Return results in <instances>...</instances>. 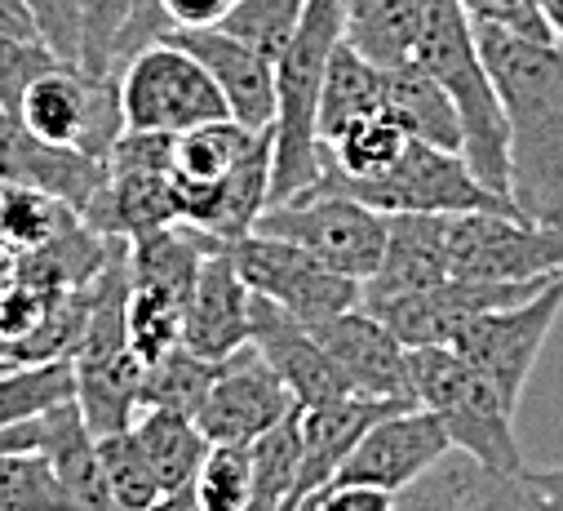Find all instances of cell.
Segmentation results:
<instances>
[{
    "label": "cell",
    "mask_w": 563,
    "mask_h": 511,
    "mask_svg": "<svg viewBox=\"0 0 563 511\" xmlns=\"http://www.w3.org/2000/svg\"><path fill=\"white\" fill-rule=\"evenodd\" d=\"M506 116V192L532 222L563 227V45L475 28Z\"/></svg>",
    "instance_id": "obj_1"
},
{
    "label": "cell",
    "mask_w": 563,
    "mask_h": 511,
    "mask_svg": "<svg viewBox=\"0 0 563 511\" xmlns=\"http://www.w3.org/2000/svg\"><path fill=\"white\" fill-rule=\"evenodd\" d=\"M174 192L187 227L231 244L271 205V130L222 116L174 134Z\"/></svg>",
    "instance_id": "obj_2"
},
{
    "label": "cell",
    "mask_w": 563,
    "mask_h": 511,
    "mask_svg": "<svg viewBox=\"0 0 563 511\" xmlns=\"http://www.w3.org/2000/svg\"><path fill=\"white\" fill-rule=\"evenodd\" d=\"M346 0H307V14L275 58V120H271V205L311 192L324 174L316 111L333 50L346 41Z\"/></svg>",
    "instance_id": "obj_3"
},
{
    "label": "cell",
    "mask_w": 563,
    "mask_h": 511,
    "mask_svg": "<svg viewBox=\"0 0 563 511\" xmlns=\"http://www.w3.org/2000/svg\"><path fill=\"white\" fill-rule=\"evenodd\" d=\"M412 58L427 67L462 111V156L466 165L510 200L506 192V116L493 94L475 23L462 0H421V28ZM515 205V200H510Z\"/></svg>",
    "instance_id": "obj_4"
},
{
    "label": "cell",
    "mask_w": 563,
    "mask_h": 511,
    "mask_svg": "<svg viewBox=\"0 0 563 511\" xmlns=\"http://www.w3.org/2000/svg\"><path fill=\"white\" fill-rule=\"evenodd\" d=\"M408 369L417 405L444 423L453 449L493 471H523L515 410L484 373H475L453 347H408Z\"/></svg>",
    "instance_id": "obj_5"
},
{
    "label": "cell",
    "mask_w": 563,
    "mask_h": 511,
    "mask_svg": "<svg viewBox=\"0 0 563 511\" xmlns=\"http://www.w3.org/2000/svg\"><path fill=\"white\" fill-rule=\"evenodd\" d=\"M316 187H329V192H346L382 214H479V209H493V214H519L506 196H497L471 165L462 152H444V148H431V143H408L399 152V161L373 178H351V183H338V178H324ZM311 187V192H316ZM523 218V214H519Z\"/></svg>",
    "instance_id": "obj_6"
},
{
    "label": "cell",
    "mask_w": 563,
    "mask_h": 511,
    "mask_svg": "<svg viewBox=\"0 0 563 511\" xmlns=\"http://www.w3.org/2000/svg\"><path fill=\"white\" fill-rule=\"evenodd\" d=\"M120 111L124 130H156V134H187L205 120H222L227 98L205 72V63L183 50L178 41H156L137 50L120 76Z\"/></svg>",
    "instance_id": "obj_7"
},
{
    "label": "cell",
    "mask_w": 563,
    "mask_h": 511,
    "mask_svg": "<svg viewBox=\"0 0 563 511\" xmlns=\"http://www.w3.org/2000/svg\"><path fill=\"white\" fill-rule=\"evenodd\" d=\"M253 231L302 244L311 259H320L324 268H333L360 285L377 272L382 249H386V214L346 192H329V187L266 205L262 218L253 222Z\"/></svg>",
    "instance_id": "obj_8"
},
{
    "label": "cell",
    "mask_w": 563,
    "mask_h": 511,
    "mask_svg": "<svg viewBox=\"0 0 563 511\" xmlns=\"http://www.w3.org/2000/svg\"><path fill=\"white\" fill-rule=\"evenodd\" d=\"M23 130L54 148H76L93 161H107L124 134L120 85L115 76H93L76 63H49L19 98Z\"/></svg>",
    "instance_id": "obj_9"
},
{
    "label": "cell",
    "mask_w": 563,
    "mask_h": 511,
    "mask_svg": "<svg viewBox=\"0 0 563 511\" xmlns=\"http://www.w3.org/2000/svg\"><path fill=\"white\" fill-rule=\"evenodd\" d=\"M85 222L120 240L183 222L174 192V134L124 130L107 152V187Z\"/></svg>",
    "instance_id": "obj_10"
},
{
    "label": "cell",
    "mask_w": 563,
    "mask_h": 511,
    "mask_svg": "<svg viewBox=\"0 0 563 511\" xmlns=\"http://www.w3.org/2000/svg\"><path fill=\"white\" fill-rule=\"evenodd\" d=\"M563 312V272L550 276L537 294L519 298V303H506V307H493V312H479L475 320H466L457 334H453V351L475 369L484 373L493 388L501 392V401L515 410L528 378L537 369V356L554 329Z\"/></svg>",
    "instance_id": "obj_11"
},
{
    "label": "cell",
    "mask_w": 563,
    "mask_h": 511,
    "mask_svg": "<svg viewBox=\"0 0 563 511\" xmlns=\"http://www.w3.org/2000/svg\"><path fill=\"white\" fill-rule=\"evenodd\" d=\"M231 259H235L244 285L253 294H262L275 307H285L302 325L329 320V316H338L346 307H360V298H364L360 281L324 268L320 259H311L302 244L266 236V231L235 236L231 240Z\"/></svg>",
    "instance_id": "obj_12"
},
{
    "label": "cell",
    "mask_w": 563,
    "mask_h": 511,
    "mask_svg": "<svg viewBox=\"0 0 563 511\" xmlns=\"http://www.w3.org/2000/svg\"><path fill=\"white\" fill-rule=\"evenodd\" d=\"M449 272L466 281H550L563 272V227L519 214H449Z\"/></svg>",
    "instance_id": "obj_13"
},
{
    "label": "cell",
    "mask_w": 563,
    "mask_h": 511,
    "mask_svg": "<svg viewBox=\"0 0 563 511\" xmlns=\"http://www.w3.org/2000/svg\"><path fill=\"white\" fill-rule=\"evenodd\" d=\"M545 281H466L449 276L417 294H390V298H364V307L404 343V347H449L453 334L475 320L479 312L519 303L537 294Z\"/></svg>",
    "instance_id": "obj_14"
},
{
    "label": "cell",
    "mask_w": 563,
    "mask_h": 511,
    "mask_svg": "<svg viewBox=\"0 0 563 511\" xmlns=\"http://www.w3.org/2000/svg\"><path fill=\"white\" fill-rule=\"evenodd\" d=\"M298 414L294 392L279 382V373L262 360V351L253 343H244L240 351L218 360V373L209 382V396L196 410L200 432L218 445V441H244L253 445L257 436H266L271 427L289 423Z\"/></svg>",
    "instance_id": "obj_15"
},
{
    "label": "cell",
    "mask_w": 563,
    "mask_h": 511,
    "mask_svg": "<svg viewBox=\"0 0 563 511\" xmlns=\"http://www.w3.org/2000/svg\"><path fill=\"white\" fill-rule=\"evenodd\" d=\"M444 454H453L444 423L421 405H399V410L382 414L351 445L333 485H373V489L399 493L417 476H427Z\"/></svg>",
    "instance_id": "obj_16"
},
{
    "label": "cell",
    "mask_w": 563,
    "mask_h": 511,
    "mask_svg": "<svg viewBox=\"0 0 563 511\" xmlns=\"http://www.w3.org/2000/svg\"><path fill=\"white\" fill-rule=\"evenodd\" d=\"M311 334L329 351V360L342 369L355 396L373 401H395V405H417L412 396V369H408V347L360 303L346 307L329 320H316Z\"/></svg>",
    "instance_id": "obj_17"
},
{
    "label": "cell",
    "mask_w": 563,
    "mask_h": 511,
    "mask_svg": "<svg viewBox=\"0 0 563 511\" xmlns=\"http://www.w3.org/2000/svg\"><path fill=\"white\" fill-rule=\"evenodd\" d=\"M253 325H249V343L262 351V360L279 373V382L294 392L298 414L302 410H320L333 405L342 396H355L351 382L342 378V369L329 360V351L320 347V338L311 334V325H302L298 316H289L285 307L266 303L262 294H253Z\"/></svg>",
    "instance_id": "obj_18"
},
{
    "label": "cell",
    "mask_w": 563,
    "mask_h": 511,
    "mask_svg": "<svg viewBox=\"0 0 563 511\" xmlns=\"http://www.w3.org/2000/svg\"><path fill=\"white\" fill-rule=\"evenodd\" d=\"M253 290L244 285L231 244H209L183 312V343L209 360H222L249 343Z\"/></svg>",
    "instance_id": "obj_19"
},
{
    "label": "cell",
    "mask_w": 563,
    "mask_h": 511,
    "mask_svg": "<svg viewBox=\"0 0 563 511\" xmlns=\"http://www.w3.org/2000/svg\"><path fill=\"white\" fill-rule=\"evenodd\" d=\"M165 41L191 50L227 98L231 120L249 130H271L275 120V63L222 28H169Z\"/></svg>",
    "instance_id": "obj_20"
},
{
    "label": "cell",
    "mask_w": 563,
    "mask_h": 511,
    "mask_svg": "<svg viewBox=\"0 0 563 511\" xmlns=\"http://www.w3.org/2000/svg\"><path fill=\"white\" fill-rule=\"evenodd\" d=\"M449 276V214H386V249L364 281V298L417 294Z\"/></svg>",
    "instance_id": "obj_21"
},
{
    "label": "cell",
    "mask_w": 563,
    "mask_h": 511,
    "mask_svg": "<svg viewBox=\"0 0 563 511\" xmlns=\"http://www.w3.org/2000/svg\"><path fill=\"white\" fill-rule=\"evenodd\" d=\"M41 454L58 471L67 511H129L111 493V485H107V476L98 467L93 436H89L76 401H63V405L45 410V445H41Z\"/></svg>",
    "instance_id": "obj_22"
},
{
    "label": "cell",
    "mask_w": 563,
    "mask_h": 511,
    "mask_svg": "<svg viewBox=\"0 0 563 511\" xmlns=\"http://www.w3.org/2000/svg\"><path fill=\"white\" fill-rule=\"evenodd\" d=\"M382 107L399 120V130L408 139L444 148V152H462V111H457L453 94L417 58L386 67V102Z\"/></svg>",
    "instance_id": "obj_23"
},
{
    "label": "cell",
    "mask_w": 563,
    "mask_h": 511,
    "mask_svg": "<svg viewBox=\"0 0 563 511\" xmlns=\"http://www.w3.org/2000/svg\"><path fill=\"white\" fill-rule=\"evenodd\" d=\"M382 102H386V67H377L373 58H364L355 45L342 41L333 50V58L324 67V85H320V111H316L320 143H333L355 120L382 111Z\"/></svg>",
    "instance_id": "obj_24"
},
{
    "label": "cell",
    "mask_w": 563,
    "mask_h": 511,
    "mask_svg": "<svg viewBox=\"0 0 563 511\" xmlns=\"http://www.w3.org/2000/svg\"><path fill=\"white\" fill-rule=\"evenodd\" d=\"M133 432L143 441L156 476H161V489L165 493H178V489H191L196 485V471L209 454V436L200 432V423L191 414H174V410H137L133 418Z\"/></svg>",
    "instance_id": "obj_25"
},
{
    "label": "cell",
    "mask_w": 563,
    "mask_h": 511,
    "mask_svg": "<svg viewBox=\"0 0 563 511\" xmlns=\"http://www.w3.org/2000/svg\"><path fill=\"white\" fill-rule=\"evenodd\" d=\"M421 28V0H346V45L377 67L412 58Z\"/></svg>",
    "instance_id": "obj_26"
},
{
    "label": "cell",
    "mask_w": 563,
    "mask_h": 511,
    "mask_svg": "<svg viewBox=\"0 0 563 511\" xmlns=\"http://www.w3.org/2000/svg\"><path fill=\"white\" fill-rule=\"evenodd\" d=\"M213 373H218V360L191 351L187 343L169 347L161 360L143 365V410H174L196 418V410L209 396Z\"/></svg>",
    "instance_id": "obj_27"
},
{
    "label": "cell",
    "mask_w": 563,
    "mask_h": 511,
    "mask_svg": "<svg viewBox=\"0 0 563 511\" xmlns=\"http://www.w3.org/2000/svg\"><path fill=\"white\" fill-rule=\"evenodd\" d=\"M80 214L71 205H63L49 192L36 187H19V183H0V236H5L10 253H27L49 244L58 231H67Z\"/></svg>",
    "instance_id": "obj_28"
},
{
    "label": "cell",
    "mask_w": 563,
    "mask_h": 511,
    "mask_svg": "<svg viewBox=\"0 0 563 511\" xmlns=\"http://www.w3.org/2000/svg\"><path fill=\"white\" fill-rule=\"evenodd\" d=\"M93 454H98V467H102L111 493L129 511H152L165 498L161 476H156V467H152V458H147L133 427H120L111 436H93Z\"/></svg>",
    "instance_id": "obj_29"
},
{
    "label": "cell",
    "mask_w": 563,
    "mask_h": 511,
    "mask_svg": "<svg viewBox=\"0 0 563 511\" xmlns=\"http://www.w3.org/2000/svg\"><path fill=\"white\" fill-rule=\"evenodd\" d=\"M76 396L71 360H45V365H14L0 369V427L36 418L63 401Z\"/></svg>",
    "instance_id": "obj_30"
},
{
    "label": "cell",
    "mask_w": 563,
    "mask_h": 511,
    "mask_svg": "<svg viewBox=\"0 0 563 511\" xmlns=\"http://www.w3.org/2000/svg\"><path fill=\"white\" fill-rule=\"evenodd\" d=\"M183 312H187V298H178V294L147 290V285H129L124 329H129L133 356L143 360V365H152L169 347H178L183 343Z\"/></svg>",
    "instance_id": "obj_31"
},
{
    "label": "cell",
    "mask_w": 563,
    "mask_h": 511,
    "mask_svg": "<svg viewBox=\"0 0 563 511\" xmlns=\"http://www.w3.org/2000/svg\"><path fill=\"white\" fill-rule=\"evenodd\" d=\"M191 493H196L200 511H244V502L253 493V445H244V441L209 445Z\"/></svg>",
    "instance_id": "obj_32"
},
{
    "label": "cell",
    "mask_w": 563,
    "mask_h": 511,
    "mask_svg": "<svg viewBox=\"0 0 563 511\" xmlns=\"http://www.w3.org/2000/svg\"><path fill=\"white\" fill-rule=\"evenodd\" d=\"M302 14H307V0H235L231 14L218 28L240 36L244 45H253L262 58L275 63L285 54V45L294 41Z\"/></svg>",
    "instance_id": "obj_33"
},
{
    "label": "cell",
    "mask_w": 563,
    "mask_h": 511,
    "mask_svg": "<svg viewBox=\"0 0 563 511\" xmlns=\"http://www.w3.org/2000/svg\"><path fill=\"white\" fill-rule=\"evenodd\" d=\"M0 511H67L58 471L45 454L0 458Z\"/></svg>",
    "instance_id": "obj_34"
},
{
    "label": "cell",
    "mask_w": 563,
    "mask_h": 511,
    "mask_svg": "<svg viewBox=\"0 0 563 511\" xmlns=\"http://www.w3.org/2000/svg\"><path fill=\"white\" fill-rule=\"evenodd\" d=\"M137 0H76L80 10V67L93 76H115L111 58H115V41L129 23Z\"/></svg>",
    "instance_id": "obj_35"
},
{
    "label": "cell",
    "mask_w": 563,
    "mask_h": 511,
    "mask_svg": "<svg viewBox=\"0 0 563 511\" xmlns=\"http://www.w3.org/2000/svg\"><path fill=\"white\" fill-rule=\"evenodd\" d=\"M466 471L471 458L462 449L444 454L427 476L395 493V511H466Z\"/></svg>",
    "instance_id": "obj_36"
},
{
    "label": "cell",
    "mask_w": 563,
    "mask_h": 511,
    "mask_svg": "<svg viewBox=\"0 0 563 511\" xmlns=\"http://www.w3.org/2000/svg\"><path fill=\"white\" fill-rule=\"evenodd\" d=\"M466 511H545L528 471H493L471 458L466 471Z\"/></svg>",
    "instance_id": "obj_37"
},
{
    "label": "cell",
    "mask_w": 563,
    "mask_h": 511,
    "mask_svg": "<svg viewBox=\"0 0 563 511\" xmlns=\"http://www.w3.org/2000/svg\"><path fill=\"white\" fill-rule=\"evenodd\" d=\"M19 6L32 14L45 50L58 54L63 63L80 67V10H76V0H19Z\"/></svg>",
    "instance_id": "obj_38"
},
{
    "label": "cell",
    "mask_w": 563,
    "mask_h": 511,
    "mask_svg": "<svg viewBox=\"0 0 563 511\" xmlns=\"http://www.w3.org/2000/svg\"><path fill=\"white\" fill-rule=\"evenodd\" d=\"M466 14L475 28H510L523 36H541L554 41L545 14H541V0H462Z\"/></svg>",
    "instance_id": "obj_39"
},
{
    "label": "cell",
    "mask_w": 563,
    "mask_h": 511,
    "mask_svg": "<svg viewBox=\"0 0 563 511\" xmlns=\"http://www.w3.org/2000/svg\"><path fill=\"white\" fill-rule=\"evenodd\" d=\"M316 511H395V493L373 485H329L316 498Z\"/></svg>",
    "instance_id": "obj_40"
},
{
    "label": "cell",
    "mask_w": 563,
    "mask_h": 511,
    "mask_svg": "<svg viewBox=\"0 0 563 511\" xmlns=\"http://www.w3.org/2000/svg\"><path fill=\"white\" fill-rule=\"evenodd\" d=\"M169 28H218L235 0H156Z\"/></svg>",
    "instance_id": "obj_41"
},
{
    "label": "cell",
    "mask_w": 563,
    "mask_h": 511,
    "mask_svg": "<svg viewBox=\"0 0 563 511\" xmlns=\"http://www.w3.org/2000/svg\"><path fill=\"white\" fill-rule=\"evenodd\" d=\"M41 445H45V414L0 427V458L5 454H41Z\"/></svg>",
    "instance_id": "obj_42"
},
{
    "label": "cell",
    "mask_w": 563,
    "mask_h": 511,
    "mask_svg": "<svg viewBox=\"0 0 563 511\" xmlns=\"http://www.w3.org/2000/svg\"><path fill=\"white\" fill-rule=\"evenodd\" d=\"M0 36H5V41H41L32 14L19 6V0H0Z\"/></svg>",
    "instance_id": "obj_43"
},
{
    "label": "cell",
    "mask_w": 563,
    "mask_h": 511,
    "mask_svg": "<svg viewBox=\"0 0 563 511\" xmlns=\"http://www.w3.org/2000/svg\"><path fill=\"white\" fill-rule=\"evenodd\" d=\"M532 489L541 493L545 511H563V467H523Z\"/></svg>",
    "instance_id": "obj_44"
},
{
    "label": "cell",
    "mask_w": 563,
    "mask_h": 511,
    "mask_svg": "<svg viewBox=\"0 0 563 511\" xmlns=\"http://www.w3.org/2000/svg\"><path fill=\"white\" fill-rule=\"evenodd\" d=\"M14 285H19V253L0 249V298H5Z\"/></svg>",
    "instance_id": "obj_45"
},
{
    "label": "cell",
    "mask_w": 563,
    "mask_h": 511,
    "mask_svg": "<svg viewBox=\"0 0 563 511\" xmlns=\"http://www.w3.org/2000/svg\"><path fill=\"white\" fill-rule=\"evenodd\" d=\"M152 511H200V502H196V493H191V489H178V493H165Z\"/></svg>",
    "instance_id": "obj_46"
},
{
    "label": "cell",
    "mask_w": 563,
    "mask_h": 511,
    "mask_svg": "<svg viewBox=\"0 0 563 511\" xmlns=\"http://www.w3.org/2000/svg\"><path fill=\"white\" fill-rule=\"evenodd\" d=\"M541 14H545V23H550L554 41L563 45V0H541Z\"/></svg>",
    "instance_id": "obj_47"
},
{
    "label": "cell",
    "mask_w": 563,
    "mask_h": 511,
    "mask_svg": "<svg viewBox=\"0 0 563 511\" xmlns=\"http://www.w3.org/2000/svg\"><path fill=\"white\" fill-rule=\"evenodd\" d=\"M0 369H14V365H10V360H5V356H0Z\"/></svg>",
    "instance_id": "obj_48"
}]
</instances>
